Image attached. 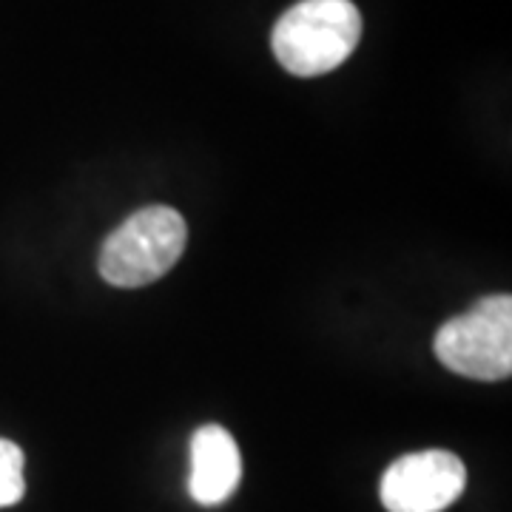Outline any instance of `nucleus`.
I'll use <instances>...</instances> for the list:
<instances>
[{"label":"nucleus","mask_w":512,"mask_h":512,"mask_svg":"<svg viewBox=\"0 0 512 512\" xmlns=\"http://www.w3.org/2000/svg\"><path fill=\"white\" fill-rule=\"evenodd\" d=\"M362 37V15L350 0H299L271 32V49L285 72L319 77L339 69Z\"/></svg>","instance_id":"obj_1"},{"label":"nucleus","mask_w":512,"mask_h":512,"mask_svg":"<svg viewBox=\"0 0 512 512\" xmlns=\"http://www.w3.org/2000/svg\"><path fill=\"white\" fill-rule=\"evenodd\" d=\"M188 225L168 205H146L117 225L100 248V276L114 288H143L165 276L183 256Z\"/></svg>","instance_id":"obj_2"},{"label":"nucleus","mask_w":512,"mask_h":512,"mask_svg":"<svg viewBox=\"0 0 512 512\" xmlns=\"http://www.w3.org/2000/svg\"><path fill=\"white\" fill-rule=\"evenodd\" d=\"M436 356L447 370L476 382H501L512 373V299L493 293L436 333Z\"/></svg>","instance_id":"obj_3"},{"label":"nucleus","mask_w":512,"mask_h":512,"mask_svg":"<svg viewBox=\"0 0 512 512\" xmlns=\"http://www.w3.org/2000/svg\"><path fill=\"white\" fill-rule=\"evenodd\" d=\"M464 484L461 458L447 450H421L384 470L379 495L387 512H444L461 498Z\"/></svg>","instance_id":"obj_4"},{"label":"nucleus","mask_w":512,"mask_h":512,"mask_svg":"<svg viewBox=\"0 0 512 512\" xmlns=\"http://www.w3.org/2000/svg\"><path fill=\"white\" fill-rule=\"evenodd\" d=\"M242 456L234 436L220 424H205L191 439L188 493L202 507H217L237 493Z\"/></svg>","instance_id":"obj_5"},{"label":"nucleus","mask_w":512,"mask_h":512,"mask_svg":"<svg viewBox=\"0 0 512 512\" xmlns=\"http://www.w3.org/2000/svg\"><path fill=\"white\" fill-rule=\"evenodd\" d=\"M23 450L15 441L0 439V510L15 507L26 495V481H23Z\"/></svg>","instance_id":"obj_6"}]
</instances>
